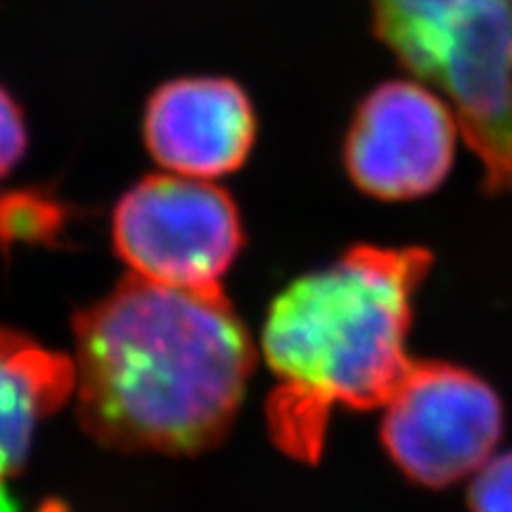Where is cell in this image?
Listing matches in <instances>:
<instances>
[{"label":"cell","instance_id":"obj_1","mask_svg":"<svg viewBox=\"0 0 512 512\" xmlns=\"http://www.w3.org/2000/svg\"><path fill=\"white\" fill-rule=\"evenodd\" d=\"M83 430L117 451L192 456L226 437L254 344L221 287L128 275L74 320Z\"/></svg>","mask_w":512,"mask_h":512},{"label":"cell","instance_id":"obj_2","mask_svg":"<svg viewBox=\"0 0 512 512\" xmlns=\"http://www.w3.org/2000/svg\"><path fill=\"white\" fill-rule=\"evenodd\" d=\"M418 247H354L294 280L266 316L261 349L275 375L273 439L290 456L320 453L335 408L382 406L411 368L413 294L430 268Z\"/></svg>","mask_w":512,"mask_h":512},{"label":"cell","instance_id":"obj_3","mask_svg":"<svg viewBox=\"0 0 512 512\" xmlns=\"http://www.w3.org/2000/svg\"><path fill=\"white\" fill-rule=\"evenodd\" d=\"M401 67L446 95L489 192L512 190V0H370Z\"/></svg>","mask_w":512,"mask_h":512},{"label":"cell","instance_id":"obj_4","mask_svg":"<svg viewBox=\"0 0 512 512\" xmlns=\"http://www.w3.org/2000/svg\"><path fill=\"white\" fill-rule=\"evenodd\" d=\"M114 252L131 275L174 287H216L245 233L238 204L202 178L150 174L112 211Z\"/></svg>","mask_w":512,"mask_h":512},{"label":"cell","instance_id":"obj_5","mask_svg":"<svg viewBox=\"0 0 512 512\" xmlns=\"http://www.w3.org/2000/svg\"><path fill=\"white\" fill-rule=\"evenodd\" d=\"M382 408L389 456L427 486L475 475L494 456L503 432V408L494 389L446 363H411Z\"/></svg>","mask_w":512,"mask_h":512},{"label":"cell","instance_id":"obj_6","mask_svg":"<svg viewBox=\"0 0 512 512\" xmlns=\"http://www.w3.org/2000/svg\"><path fill=\"white\" fill-rule=\"evenodd\" d=\"M458 136L451 105L430 86L387 81L356 107L344 138V169L377 200H418L444 183Z\"/></svg>","mask_w":512,"mask_h":512},{"label":"cell","instance_id":"obj_7","mask_svg":"<svg viewBox=\"0 0 512 512\" xmlns=\"http://www.w3.org/2000/svg\"><path fill=\"white\" fill-rule=\"evenodd\" d=\"M259 121L254 102L228 76H178L152 91L143 110V143L169 174H235L252 155Z\"/></svg>","mask_w":512,"mask_h":512},{"label":"cell","instance_id":"obj_8","mask_svg":"<svg viewBox=\"0 0 512 512\" xmlns=\"http://www.w3.org/2000/svg\"><path fill=\"white\" fill-rule=\"evenodd\" d=\"M76 392L74 361L0 328V484L27 463L38 427Z\"/></svg>","mask_w":512,"mask_h":512},{"label":"cell","instance_id":"obj_9","mask_svg":"<svg viewBox=\"0 0 512 512\" xmlns=\"http://www.w3.org/2000/svg\"><path fill=\"white\" fill-rule=\"evenodd\" d=\"M60 204L36 190H19L0 197V233L3 235H41L43 228L57 223Z\"/></svg>","mask_w":512,"mask_h":512},{"label":"cell","instance_id":"obj_10","mask_svg":"<svg viewBox=\"0 0 512 512\" xmlns=\"http://www.w3.org/2000/svg\"><path fill=\"white\" fill-rule=\"evenodd\" d=\"M472 512H512V451L494 453L472 475Z\"/></svg>","mask_w":512,"mask_h":512},{"label":"cell","instance_id":"obj_11","mask_svg":"<svg viewBox=\"0 0 512 512\" xmlns=\"http://www.w3.org/2000/svg\"><path fill=\"white\" fill-rule=\"evenodd\" d=\"M29 147V128L22 105L0 83V181H5L22 162Z\"/></svg>","mask_w":512,"mask_h":512},{"label":"cell","instance_id":"obj_12","mask_svg":"<svg viewBox=\"0 0 512 512\" xmlns=\"http://www.w3.org/2000/svg\"><path fill=\"white\" fill-rule=\"evenodd\" d=\"M0 512H17V505L12 503L8 491H5V484H0Z\"/></svg>","mask_w":512,"mask_h":512}]
</instances>
